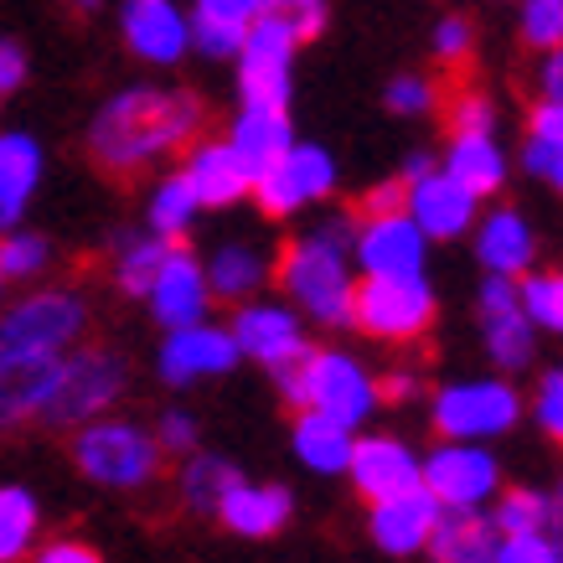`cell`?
Masks as SVG:
<instances>
[{
  "label": "cell",
  "instance_id": "6da1fadb",
  "mask_svg": "<svg viewBox=\"0 0 563 563\" xmlns=\"http://www.w3.org/2000/svg\"><path fill=\"white\" fill-rule=\"evenodd\" d=\"M207 103L191 88L166 84H130L88 114L84 151L103 176H151L155 166H172L187 155V145L202 135Z\"/></svg>",
  "mask_w": 563,
  "mask_h": 563
},
{
  "label": "cell",
  "instance_id": "7a4b0ae2",
  "mask_svg": "<svg viewBox=\"0 0 563 563\" xmlns=\"http://www.w3.org/2000/svg\"><path fill=\"white\" fill-rule=\"evenodd\" d=\"M352 233L357 218L352 212H321V218L300 228L279 254H274V285L310 325L321 331H346L352 306H357V264H352Z\"/></svg>",
  "mask_w": 563,
  "mask_h": 563
},
{
  "label": "cell",
  "instance_id": "3957f363",
  "mask_svg": "<svg viewBox=\"0 0 563 563\" xmlns=\"http://www.w3.org/2000/svg\"><path fill=\"white\" fill-rule=\"evenodd\" d=\"M93 331V300L68 279L26 285L0 306V362H57Z\"/></svg>",
  "mask_w": 563,
  "mask_h": 563
},
{
  "label": "cell",
  "instance_id": "277c9868",
  "mask_svg": "<svg viewBox=\"0 0 563 563\" xmlns=\"http://www.w3.org/2000/svg\"><path fill=\"white\" fill-rule=\"evenodd\" d=\"M269 377L290 409L331 413V419H342L352 429H367L377 419V409H383L377 373L346 346H310L295 367H279Z\"/></svg>",
  "mask_w": 563,
  "mask_h": 563
},
{
  "label": "cell",
  "instance_id": "5b68a950",
  "mask_svg": "<svg viewBox=\"0 0 563 563\" xmlns=\"http://www.w3.org/2000/svg\"><path fill=\"white\" fill-rule=\"evenodd\" d=\"M130 398V357L109 342H78L73 352L52 362L47 404H42V424L36 429H63L73 434L78 424L114 413Z\"/></svg>",
  "mask_w": 563,
  "mask_h": 563
},
{
  "label": "cell",
  "instance_id": "8992f818",
  "mask_svg": "<svg viewBox=\"0 0 563 563\" xmlns=\"http://www.w3.org/2000/svg\"><path fill=\"white\" fill-rule=\"evenodd\" d=\"M68 455L78 465V476L103 486V492H145L166 471V450L155 440V429L120 409L73 429Z\"/></svg>",
  "mask_w": 563,
  "mask_h": 563
},
{
  "label": "cell",
  "instance_id": "52a82bcc",
  "mask_svg": "<svg viewBox=\"0 0 563 563\" xmlns=\"http://www.w3.org/2000/svg\"><path fill=\"white\" fill-rule=\"evenodd\" d=\"M522 393L507 373L496 377H450L429 393V424L440 440H476L492 444L522 424Z\"/></svg>",
  "mask_w": 563,
  "mask_h": 563
},
{
  "label": "cell",
  "instance_id": "ba28073f",
  "mask_svg": "<svg viewBox=\"0 0 563 563\" xmlns=\"http://www.w3.org/2000/svg\"><path fill=\"white\" fill-rule=\"evenodd\" d=\"M336 181H342L336 155L325 151V145H316V140H295L279 161H269V166L254 176V197H249V202H254L264 218L285 222V218L310 212V207L331 202V197H336Z\"/></svg>",
  "mask_w": 563,
  "mask_h": 563
},
{
  "label": "cell",
  "instance_id": "9c48e42d",
  "mask_svg": "<svg viewBox=\"0 0 563 563\" xmlns=\"http://www.w3.org/2000/svg\"><path fill=\"white\" fill-rule=\"evenodd\" d=\"M440 316V295L429 285V274H409V279H357V306H352V325L373 342L409 346L419 342Z\"/></svg>",
  "mask_w": 563,
  "mask_h": 563
},
{
  "label": "cell",
  "instance_id": "30bf717a",
  "mask_svg": "<svg viewBox=\"0 0 563 563\" xmlns=\"http://www.w3.org/2000/svg\"><path fill=\"white\" fill-rule=\"evenodd\" d=\"M228 331H233V342H239V357L243 362H258L264 373L295 367V362L316 346V342H310V321L290 306V300H285V295H279V300L254 295V300L233 306Z\"/></svg>",
  "mask_w": 563,
  "mask_h": 563
},
{
  "label": "cell",
  "instance_id": "8fae6325",
  "mask_svg": "<svg viewBox=\"0 0 563 563\" xmlns=\"http://www.w3.org/2000/svg\"><path fill=\"white\" fill-rule=\"evenodd\" d=\"M429 249L434 243L419 233V222L398 207V212H357V233H352V264L362 279H409L429 274Z\"/></svg>",
  "mask_w": 563,
  "mask_h": 563
},
{
  "label": "cell",
  "instance_id": "7c38bea8",
  "mask_svg": "<svg viewBox=\"0 0 563 563\" xmlns=\"http://www.w3.org/2000/svg\"><path fill=\"white\" fill-rule=\"evenodd\" d=\"M476 331H481V346H486V357H492L496 373H528L532 357H538V325H532L528 310H522L517 279H501V274H486V279H481Z\"/></svg>",
  "mask_w": 563,
  "mask_h": 563
},
{
  "label": "cell",
  "instance_id": "4fadbf2b",
  "mask_svg": "<svg viewBox=\"0 0 563 563\" xmlns=\"http://www.w3.org/2000/svg\"><path fill=\"white\" fill-rule=\"evenodd\" d=\"M239 342L233 331L218 325L212 316L197 325H176V331H161V346H155V377L166 388H197V383H218L239 367Z\"/></svg>",
  "mask_w": 563,
  "mask_h": 563
},
{
  "label": "cell",
  "instance_id": "5bb4252c",
  "mask_svg": "<svg viewBox=\"0 0 563 563\" xmlns=\"http://www.w3.org/2000/svg\"><path fill=\"white\" fill-rule=\"evenodd\" d=\"M295 57H300V42L264 11L249 26V36H243L239 57H233V68H239V103H279V109H290Z\"/></svg>",
  "mask_w": 563,
  "mask_h": 563
},
{
  "label": "cell",
  "instance_id": "9a60e30c",
  "mask_svg": "<svg viewBox=\"0 0 563 563\" xmlns=\"http://www.w3.org/2000/svg\"><path fill=\"white\" fill-rule=\"evenodd\" d=\"M124 52L145 68H176L191 57V11L181 0H114Z\"/></svg>",
  "mask_w": 563,
  "mask_h": 563
},
{
  "label": "cell",
  "instance_id": "2e32d148",
  "mask_svg": "<svg viewBox=\"0 0 563 563\" xmlns=\"http://www.w3.org/2000/svg\"><path fill=\"white\" fill-rule=\"evenodd\" d=\"M424 492L440 507H486L501 492V465H496L492 444L440 440L424 455Z\"/></svg>",
  "mask_w": 563,
  "mask_h": 563
},
{
  "label": "cell",
  "instance_id": "e0dca14e",
  "mask_svg": "<svg viewBox=\"0 0 563 563\" xmlns=\"http://www.w3.org/2000/svg\"><path fill=\"white\" fill-rule=\"evenodd\" d=\"M346 481L367 496V507L383 496H404L413 486H424V455L413 450L404 434H383V429H357L352 461H346Z\"/></svg>",
  "mask_w": 563,
  "mask_h": 563
},
{
  "label": "cell",
  "instance_id": "ac0fdd59",
  "mask_svg": "<svg viewBox=\"0 0 563 563\" xmlns=\"http://www.w3.org/2000/svg\"><path fill=\"white\" fill-rule=\"evenodd\" d=\"M404 212L419 222V233L429 243H455V239H471V228L481 218V197L465 187L461 176L434 166V172L404 181Z\"/></svg>",
  "mask_w": 563,
  "mask_h": 563
},
{
  "label": "cell",
  "instance_id": "d6986e66",
  "mask_svg": "<svg viewBox=\"0 0 563 563\" xmlns=\"http://www.w3.org/2000/svg\"><path fill=\"white\" fill-rule=\"evenodd\" d=\"M140 306H145V316H151L161 331H176V325L207 321V316H212V285H207L202 258L191 254L187 243H172Z\"/></svg>",
  "mask_w": 563,
  "mask_h": 563
},
{
  "label": "cell",
  "instance_id": "ffe728a7",
  "mask_svg": "<svg viewBox=\"0 0 563 563\" xmlns=\"http://www.w3.org/2000/svg\"><path fill=\"white\" fill-rule=\"evenodd\" d=\"M181 176L191 181L202 212H228L254 197V172L243 166V155L222 135H197L181 155Z\"/></svg>",
  "mask_w": 563,
  "mask_h": 563
},
{
  "label": "cell",
  "instance_id": "44dd1931",
  "mask_svg": "<svg viewBox=\"0 0 563 563\" xmlns=\"http://www.w3.org/2000/svg\"><path fill=\"white\" fill-rule=\"evenodd\" d=\"M207 285H212V300L222 306H243L274 285V254L264 239H249V233H228L202 254Z\"/></svg>",
  "mask_w": 563,
  "mask_h": 563
},
{
  "label": "cell",
  "instance_id": "7402d4cb",
  "mask_svg": "<svg viewBox=\"0 0 563 563\" xmlns=\"http://www.w3.org/2000/svg\"><path fill=\"white\" fill-rule=\"evenodd\" d=\"M440 512L444 507L424 486H413V492H404V496H383V501H373V512H367V538H373L388 559H413V553L429 548V532H434Z\"/></svg>",
  "mask_w": 563,
  "mask_h": 563
},
{
  "label": "cell",
  "instance_id": "603a6c76",
  "mask_svg": "<svg viewBox=\"0 0 563 563\" xmlns=\"http://www.w3.org/2000/svg\"><path fill=\"white\" fill-rule=\"evenodd\" d=\"M471 243H476V264L486 274L522 279L528 269H538V228H532L517 207L481 212L476 228H471Z\"/></svg>",
  "mask_w": 563,
  "mask_h": 563
},
{
  "label": "cell",
  "instance_id": "cb8c5ba5",
  "mask_svg": "<svg viewBox=\"0 0 563 563\" xmlns=\"http://www.w3.org/2000/svg\"><path fill=\"white\" fill-rule=\"evenodd\" d=\"M47 176V151L32 130H0V233H11L26 222L36 191Z\"/></svg>",
  "mask_w": 563,
  "mask_h": 563
},
{
  "label": "cell",
  "instance_id": "d4e9b609",
  "mask_svg": "<svg viewBox=\"0 0 563 563\" xmlns=\"http://www.w3.org/2000/svg\"><path fill=\"white\" fill-rule=\"evenodd\" d=\"M295 517V496L290 486H279V481H249L243 476L233 492L222 496L218 507V522L233 538H274V532H285Z\"/></svg>",
  "mask_w": 563,
  "mask_h": 563
},
{
  "label": "cell",
  "instance_id": "484cf974",
  "mask_svg": "<svg viewBox=\"0 0 563 563\" xmlns=\"http://www.w3.org/2000/svg\"><path fill=\"white\" fill-rule=\"evenodd\" d=\"M440 166L450 176H461L465 187L486 202V197H496V191L507 187V176H512V151L501 145L496 130H450V145H444Z\"/></svg>",
  "mask_w": 563,
  "mask_h": 563
},
{
  "label": "cell",
  "instance_id": "4316f807",
  "mask_svg": "<svg viewBox=\"0 0 563 563\" xmlns=\"http://www.w3.org/2000/svg\"><path fill=\"white\" fill-rule=\"evenodd\" d=\"M222 140H228V145L243 155V166L258 176L269 161H279V155L290 151L300 135H295L290 109H279V103H239L228 130H222Z\"/></svg>",
  "mask_w": 563,
  "mask_h": 563
},
{
  "label": "cell",
  "instance_id": "83f0119b",
  "mask_svg": "<svg viewBox=\"0 0 563 563\" xmlns=\"http://www.w3.org/2000/svg\"><path fill=\"white\" fill-rule=\"evenodd\" d=\"M269 0H191V52H202L212 63H233L243 36L264 16Z\"/></svg>",
  "mask_w": 563,
  "mask_h": 563
},
{
  "label": "cell",
  "instance_id": "f1b7e54d",
  "mask_svg": "<svg viewBox=\"0 0 563 563\" xmlns=\"http://www.w3.org/2000/svg\"><path fill=\"white\" fill-rule=\"evenodd\" d=\"M496 543L501 532L486 507H444L424 553L434 563H496Z\"/></svg>",
  "mask_w": 563,
  "mask_h": 563
},
{
  "label": "cell",
  "instance_id": "f546056e",
  "mask_svg": "<svg viewBox=\"0 0 563 563\" xmlns=\"http://www.w3.org/2000/svg\"><path fill=\"white\" fill-rule=\"evenodd\" d=\"M352 444H357V429L352 424L331 419V413H316V409H295L290 450L310 476H346Z\"/></svg>",
  "mask_w": 563,
  "mask_h": 563
},
{
  "label": "cell",
  "instance_id": "4dcf8cb0",
  "mask_svg": "<svg viewBox=\"0 0 563 563\" xmlns=\"http://www.w3.org/2000/svg\"><path fill=\"white\" fill-rule=\"evenodd\" d=\"M52 362H0V440L42 424Z\"/></svg>",
  "mask_w": 563,
  "mask_h": 563
},
{
  "label": "cell",
  "instance_id": "1f68e13d",
  "mask_svg": "<svg viewBox=\"0 0 563 563\" xmlns=\"http://www.w3.org/2000/svg\"><path fill=\"white\" fill-rule=\"evenodd\" d=\"M197 218H202V202H197L191 181L181 176V166H176V172H161L151 187H145V222H140V228H151L155 239L187 243Z\"/></svg>",
  "mask_w": 563,
  "mask_h": 563
},
{
  "label": "cell",
  "instance_id": "d6a6232c",
  "mask_svg": "<svg viewBox=\"0 0 563 563\" xmlns=\"http://www.w3.org/2000/svg\"><path fill=\"white\" fill-rule=\"evenodd\" d=\"M243 481V471L228 455H218V450H191V455H181V471H176V496H181V507L197 517H218L222 496L233 492Z\"/></svg>",
  "mask_w": 563,
  "mask_h": 563
},
{
  "label": "cell",
  "instance_id": "836d02e7",
  "mask_svg": "<svg viewBox=\"0 0 563 563\" xmlns=\"http://www.w3.org/2000/svg\"><path fill=\"white\" fill-rule=\"evenodd\" d=\"M166 249H172V243L155 239L151 228H130V233H120L114 249H109V285H114L124 300H145V290H151V279H155V269H161Z\"/></svg>",
  "mask_w": 563,
  "mask_h": 563
},
{
  "label": "cell",
  "instance_id": "e575fe53",
  "mask_svg": "<svg viewBox=\"0 0 563 563\" xmlns=\"http://www.w3.org/2000/svg\"><path fill=\"white\" fill-rule=\"evenodd\" d=\"M36 538H42V507H36L32 486L5 481L0 486V563L32 559Z\"/></svg>",
  "mask_w": 563,
  "mask_h": 563
},
{
  "label": "cell",
  "instance_id": "d590c367",
  "mask_svg": "<svg viewBox=\"0 0 563 563\" xmlns=\"http://www.w3.org/2000/svg\"><path fill=\"white\" fill-rule=\"evenodd\" d=\"M52 264H57V249H52L47 233H36L26 222L11 228V233H0V274L11 285H42Z\"/></svg>",
  "mask_w": 563,
  "mask_h": 563
},
{
  "label": "cell",
  "instance_id": "8d00e7d4",
  "mask_svg": "<svg viewBox=\"0 0 563 563\" xmlns=\"http://www.w3.org/2000/svg\"><path fill=\"white\" fill-rule=\"evenodd\" d=\"M528 321L548 336H563V269H528L517 279Z\"/></svg>",
  "mask_w": 563,
  "mask_h": 563
},
{
  "label": "cell",
  "instance_id": "74e56055",
  "mask_svg": "<svg viewBox=\"0 0 563 563\" xmlns=\"http://www.w3.org/2000/svg\"><path fill=\"white\" fill-rule=\"evenodd\" d=\"M492 522L496 532H548V492H532V486H512V492L492 496Z\"/></svg>",
  "mask_w": 563,
  "mask_h": 563
},
{
  "label": "cell",
  "instance_id": "f35d334b",
  "mask_svg": "<svg viewBox=\"0 0 563 563\" xmlns=\"http://www.w3.org/2000/svg\"><path fill=\"white\" fill-rule=\"evenodd\" d=\"M383 103H388V114H398V120H429L440 109V84L429 73H398L388 84V93H383Z\"/></svg>",
  "mask_w": 563,
  "mask_h": 563
},
{
  "label": "cell",
  "instance_id": "ab89813d",
  "mask_svg": "<svg viewBox=\"0 0 563 563\" xmlns=\"http://www.w3.org/2000/svg\"><path fill=\"white\" fill-rule=\"evenodd\" d=\"M517 36L532 52H548L563 42V0H522L517 5Z\"/></svg>",
  "mask_w": 563,
  "mask_h": 563
},
{
  "label": "cell",
  "instance_id": "60d3db41",
  "mask_svg": "<svg viewBox=\"0 0 563 563\" xmlns=\"http://www.w3.org/2000/svg\"><path fill=\"white\" fill-rule=\"evenodd\" d=\"M517 166H522L532 181H543L553 197H563V140L528 135L522 145H517Z\"/></svg>",
  "mask_w": 563,
  "mask_h": 563
},
{
  "label": "cell",
  "instance_id": "b9f144b4",
  "mask_svg": "<svg viewBox=\"0 0 563 563\" xmlns=\"http://www.w3.org/2000/svg\"><path fill=\"white\" fill-rule=\"evenodd\" d=\"M429 47H434V63H440V68H465L471 52H476V26H471V16H461V11L440 16Z\"/></svg>",
  "mask_w": 563,
  "mask_h": 563
},
{
  "label": "cell",
  "instance_id": "7bdbcfd3",
  "mask_svg": "<svg viewBox=\"0 0 563 563\" xmlns=\"http://www.w3.org/2000/svg\"><path fill=\"white\" fill-rule=\"evenodd\" d=\"M264 11H269V16L279 21V26H285L300 47H306V42H316V36L325 32V21H331V5H325V0H269Z\"/></svg>",
  "mask_w": 563,
  "mask_h": 563
},
{
  "label": "cell",
  "instance_id": "ee69618b",
  "mask_svg": "<svg viewBox=\"0 0 563 563\" xmlns=\"http://www.w3.org/2000/svg\"><path fill=\"white\" fill-rule=\"evenodd\" d=\"M155 440H161V450H166V461L172 455H191V450H202V419L191 409H181V404H172V409H161V419H155Z\"/></svg>",
  "mask_w": 563,
  "mask_h": 563
},
{
  "label": "cell",
  "instance_id": "f6af8a7d",
  "mask_svg": "<svg viewBox=\"0 0 563 563\" xmlns=\"http://www.w3.org/2000/svg\"><path fill=\"white\" fill-rule=\"evenodd\" d=\"M532 424L543 429L553 444H563V362L559 367H548L543 377H538V393H532Z\"/></svg>",
  "mask_w": 563,
  "mask_h": 563
},
{
  "label": "cell",
  "instance_id": "bcb514c9",
  "mask_svg": "<svg viewBox=\"0 0 563 563\" xmlns=\"http://www.w3.org/2000/svg\"><path fill=\"white\" fill-rule=\"evenodd\" d=\"M501 114H496V99L481 93V88H461L450 93V130H496Z\"/></svg>",
  "mask_w": 563,
  "mask_h": 563
},
{
  "label": "cell",
  "instance_id": "7dc6e473",
  "mask_svg": "<svg viewBox=\"0 0 563 563\" xmlns=\"http://www.w3.org/2000/svg\"><path fill=\"white\" fill-rule=\"evenodd\" d=\"M496 563H563L548 532H507L496 543Z\"/></svg>",
  "mask_w": 563,
  "mask_h": 563
},
{
  "label": "cell",
  "instance_id": "c3c4849f",
  "mask_svg": "<svg viewBox=\"0 0 563 563\" xmlns=\"http://www.w3.org/2000/svg\"><path fill=\"white\" fill-rule=\"evenodd\" d=\"M26 73H32V57L16 36H0V103L26 88Z\"/></svg>",
  "mask_w": 563,
  "mask_h": 563
},
{
  "label": "cell",
  "instance_id": "681fc988",
  "mask_svg": "<svg viewBox=\"0 0 563 563\" xmlns=\"http://www.w3.org/2000/svg\"><path fill=\"white\" fill-rule=\"evenodd\" d=\"M32 563H103V553L84 538H52V543L32 548Z\"/></svg>",
  "mask_w": 563,
  "mask_h": 563
},
{
  "label": "cell",
  "instance_id": "f907efd6",
  "mask_svg": "<svg viewBox=\"0 0 563 563\" xmlns=\"http://www.w3.org/2000/svg\"><path fill=\"white\" fill-rule=\"evenodd\" d=\"M528 135L563 140V99H538L528 114Z\"/></svg>",
  "mask_w": 563,
  "mask_h": 563
},
{
  "label": "cell",
  "instance_id": "816d5d0a",
  "mask_svg": "<svg viewBox=\"0 0 563 563\" xmlns=\"http://www.w3.org/2000/svg\"><path fill=\"white\" fill-rule=\"evenodd\" d=\"M362 212H398L404 207V181L393 176V181H377V187H367L362 191Z\"/></svg>",
  "mask_w": 563,
  "mask_h": 563
},
{
  "label": "cell",
  "instance_id": "f5cc1de1",
  "mask_svg": "<svg viewBox=\"0 0 563 563\" xmlns=\"http://www.w3.org/2000/svg\"><path fill=\"white\" fill-rule=\"evenodd\" d=\"M538 93H543V99H563V42L548 47L543 63H538Z\"/></svg>",
  "mask_w": 563,
  "mask_h": 563
},
{
  "label": "cell",
  "instance_id": "db71d44e",
  "mask_svg": "<svg viewBox=\"0 0 563 563\" xmlns=\"http://www.w3.org/2000/svg\"><path fill=\"white\" fill-rule=\"evenodd\" d=\"M377 388H383V404H388V398H419V377H413L409 367H398V373L377 377Z\"/></svg>",
  "mask_w": 563,
  "mask_h": 563
},
{
  "label": "cell",
  "instance_id": "11a10c76",
  "mask_svg": "<svg viewBox=\"0 0 563 563\" xmlns=\"http://www.w3.org/2000/svg\"><path fill=\"white\" fill-rule=\"evenodd\" d=\"M548 538L559 543V559H563V481L548 492Z\"/></svg>",
  "mask_w": 563,
  "mask_h": 563
},
{
  "label": "cell",
  "instance_id": "9f6ffc18",
  "mask_svg": "<svg viewBox=\"0 0 563 563\" xmlns=\"http://www.w3.org/2000/svg\"><path fill=\"white\" fill-rule=\"evenodd\" d=\"M434 166H440V161H434V155H429V151H413L409 161H404V172H398V181H413V176L434 172Z\"/></svg>",
  "mask_w": 563,
  "mask_h": 563
},
{
  "label": "cell",
  "instance_id": "6f0895ef",
  "mask_svg": "<svg viewBox=\"0 0 563 563\" xmlns=\"http://www.w3.org/2000/svg\"><path fill=\"white\" fill-rule=\"evenodd\" d=\"M109 0H68V11H78V16H99Z\"/></svg>",
  "mask_w": 563,
  "mask_h": 563
},
{
  "label": "cell",
  "instance_id": "680465c9",
  "mask_svg": "<svg viewBox=\"0 0 563 563\" xmlns=\"http://www.w3.org/2000/svg\"><path fill=\"white\" fill-rule=\"evenodd\" d=\"M5 300H11V279L0 274V306H5Z\"/></svg>",
  "mask_w": 563,
  "mask_h": 563
}]
</instances>
